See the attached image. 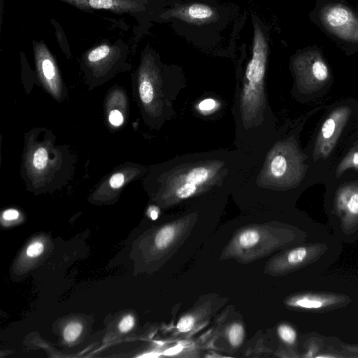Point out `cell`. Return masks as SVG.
Listing matches in <instances>:
<instances>
[{
    "mask_svg": "<svg viewBox=\"0 0 358 358\" xmlns=\"http://www.w3.org/2000/svg\"><path fill=\"white\" fill-rule=\"evenodd\" d=\"M252 162L251 155L236 149L186 154L170 160L162 174L167 206L192 199L234 192Z\"/></svg>",
    "mask_w": 358,
    "mask_h": 358,
    "instance_id": "obj_1",
    "label": "cell"
},
{
    "mask_svg": "<svg viewBox=\"0 0 358 358\" xmlns=\"http://www.w3.org/2000/svg\"><path fill=\"white\" fill-rule=\"evenodd\" d=\"M48 163V152L43 148H38L33 157L34 167L37 170H42L45 168Z\"/></svg>",
    "mask_w": 358,
    "mask_h": 358,
    "instance_id": "obj_13",
    "label": "cell"
},
{
    "mask_svg": "<svg viewBox=\"0 0 358 358\" xmlns=\"http://www.w3.org/2000/svg\"><path fill=\"white\" fill-rule=\"evenodd\" d=\"M109 122L114 126H120L123 123V115L118 110H113L110 111L109 117Z\"/></svg>",
    "mask_w": 358,
    "mask_h": 358,
    "instance_id": "obj_18",
    "label": "cell"
},
{
    "mask_svg": "<svg viewBox=\"0 0 358 358\" xmlns=\"http://www.w3.org/2000/svg\"><path fill=\"white\" fill-rule=\"evenodd\" d=\"M130 45L122 38L104 39L84 52L81 64L85 71L96 76L114 73L127 63Z\"/></svg>",
    "mask_w": 358,
    "mask_h": 358,
    "instance_id": "obj_5",
    "label": "cell"
},
{
    "mask_svg": "<svg viewBox=\"0 0 358 358\" xmlns=\"http://www.w3.org/2000/svg\"><path fill=\"white\" fill-rule=\"evenodd\" d=\"M148 213L150 218L153 220H155L159 216V209L155 206H150L148 210Z\"/></svg>",
    "mask_w": 358,
    "mask_h": 358,
    "instance_id": "obj_22",
    "label": "cell"
},
{
    "mask_svg": "<svg viewBox=\"0 0 358 358\" xmlns=\"http://www.w3.org/2000/svg\"><path fill=\"white\" fill-rule=\"evenodd\" d=\"M218 17L214 7L201 2H192L160 12L156 19L176 18L192 24L202 25L217 20Z\"/></svg>",
    "mask_w": 358,
    "mask_h": 358,
    "instance_id": "obj_7",
    "label": "cell"
},
{
    "mask_svg": "<svg viewBox=\"0 0 358 358\" xmlns=\"http://www.w3.org/2000/svg\"><path fill=\"white\" fill-rule=\"evenodd\" d=\"M330 299L317 295H301L294 296L287 300V304L294 308L303 309H318L327 306Z\"/></svg>",
    "mask_w": 358,
    "mask_h": 358,
    "instance_id": "obj_9",
    "label": "cell"
},
{
    "mask_svg": "<svg viewBox=\"0 0 358 358\" xmlns=\"http://www.w3.org/2000/svg\"><path fill=\"white\" fill-rule=\"evenodd\" d=\"M82 325L78 322H71L66 325L64 331V338L67 342L74 341L80 334Z\"/></svg>",
    "mask_w": 358,
    "mask_h": 358,
    "instance_id": "obj_12",
    "label": "cell"
},
{
    "mask_svg": "<svg viewBox=\"0 0 358 358\" xmlns=\"http://www.w3.org/2000/svg\"><path fill=\"white\" fill-rule=\"evenodd\" d=\"M84 12L104 10L120 16L134 18L138 25L135 37L130 45L131 52L134 51L136 43L141 40L146 25L155 20L159 14L158 0H57Z\"/></svg>",
    "mask_w": 358,
    "mask_h": 358,
    "instance_id": "obj_4",
    "label": "cell"
},
{
    "mask_svg": "<svg viewBox=\"0 0 358 358\" xmlns=\"http://www.w3.org/2000/svg\"><path fill=\"white\" fill-rule=\"evenodd\" d=\"M134 324V318L131 315H127L122 319L119 324V329L121 332H127Z\"/></svg>",
    "mask_w": 358,
    "mask_h": 358,
    "instance_id": "obj_15",
    "label": "cell"
},
{
    "mask_svg": "<svg viewBox=\"0 0 358 358\" xmlns=\"http://www.w3.org/2000/svg\"><path fill=\"white\" fill-rule=\"evenodd\" d=\"M43 248V245L41 242H35L27 248V254L31 257H36L42 253Z\"/></svg>",
    "mask_w": 358,
    "mask_h": 358,
    "instance_id": "obj_16",
    "label": "cell"
},
{
    "mask_svg": "<svg viewBox=\"0 0 358 358\" xmlns=\"http://www.w3.org/2000/svg\"><path fill=\"white\" fill-rule=\"evenodd\" d=\"M320 21L331 34L343 41L358 42V15L348 6L331 3L320 10Z\"/></svg>",
    "mask_w": 358,
    "mask_h": 358,
    "instance_id": "obj_6",
    "label": "cell"
},
{
    "mask_svg": "<svg viewBox=\"0 0 358 358\" xmlns=\"http://www.w3.org/2000/svg\"><path fill=\"white\" fill-rule=\"evenodd\" d=\"M215 311V308L210 301L204 302L203 304L192 308L184 313L176 324V331L181 335H185L193 332L200 325L203 324Z\"/></svg>",
    "mask_w": 358,
    "mask_h": 358,
    "instance_id": "obj_8",
    "label": "cell"
},
{
    "mask_svg": "<svg viewBox=\"0 0 358 358\" xmlns=\"http://www.w3.org/2000/svg\"><path fill=\"white\" fill-rule=\"evenodd\" d=\"M3 218L6 220H16L19 216V213L15 209H8L3 213Z\"/></svg>",
    "mask_w": 358,
    "mask_h": 358,
    "instance_id": "obj_21",
    "label": "cell"
},
{
    "mask_svg": "<svg viewBox=\"0 0 358 358\" xmlns=\"http://www.w3.org/2000/svg\"><path fill=\"white\" fill-rule=\"evenodd\" d=\"M353 162L355 164H358V152L355 153L353 156Z\"/></svg>",
    "mask_w": 358,
    "mask_h": 358,
    "instance_id": "obj_23",
    "label": "cell"
},
{
    "mask_svg": "<svg viewBox=\"0 0 358 358\" xmlns=\"http://www.w3.org/2000/svg\"><path fill=\"white\" fill-rule=\"evenodd\" d=\"M277 333L280 340L287 345H293L296 342V332L289 324H280L278 327Z\"/></svg>",
    "mask_w": 358,
    "mask_h": 358,
    "instance_id": "obj_11",
    "label": "cell"
},
{
    "mask_svg": "<svg viewBox=\"0 0 358 358\" xmlns=\"http://www.w3.org/2000/svg\"><path fill=\"white\" fill-rule=\"evenodd\" d=\"M218 106L217 101L213 98H206L201 101L198 103L199 110L203 113L207 114L210 112L214 111Z\"/></svg>",
    "mask_w": 358,
    "mask_h": 358,
    "instance_id": "obj_14",
    "label": "cell"
},
{
    "mask_svg": "<svg viewBox=\"0 0 358 358\" xmlns=\"http://www.w3.org/2000/svg\"><path fill=\"white\" fill-rule=\"evenodd\" d=\"M253 24L252 55L237 87L234 107L238 149L250 155L258 153L273 140L265 87L268 40L260 24Z\"/></svg>",
    "mask_w": 358,
    "mask_h": 358,
    "instance_id": "obj_2",
    "label": "cell"
},
{
    "mask_svg": "<svg viewBox=\"0 0 358 358\" xmlns=\"http://www.w3.org/2000/svg\"><path fill=\"white\" fill-rule=\"evenodd\" d=\"M224 335L229 345L234 348H237L240 347L244 341V326L240 322H233L225 328Z\"/></svg>",
    "mask_w": 358,
    "mask_h": 358,
    "instance_id": "obj_10",
    "label": "cell"
},
{
    "mask_svg": "<svg viewBox=\"0 0 358 358\" xmlns=\"http://www.w3.org/2000/svg\"><path fill=\"white\" fill-rule=\"evenodd\" d=\"M335 130V122L332 119H328L323 124L322 134L324 138H330Z\"/></svg>",
    "mask_w": 358,
    "mask_h": 358,
    "instance_id": "obj_17",
    "label": "cell"
},
{
    "mask_svg": "<svg viewBox=\"0 0 358 358\" xmlns=\"http://www.w3.org/2000/svg\"><path fill=\"white\" fill-rule=\"evenodd\" d=\"M282 231L268 223L244 227L234 234L220 258L243 264L263 258L282 247L285 241Z\"/></svg>",
    "mask_w": 358,
    "mask_h": 358,
    "instance_id": "obj_3",
    "label": "cell"
},
{
    "mask_svg": "<svg viewBox=\"0 0 358 358\" xmlns=\"http://www.w3.org/2000/svg\"><path fill=\"white\" fill-rule=\"evenodd\" d=\"M124 181V176L123 173H116L110 177L109 180V183L113 188L117 189L123 185Z\"/></svg>",
    "mask_w": 358,
    "mask_h": 358,
    "instance_id": "obj_19",
    "label": "cell"
},
{
    "mask_svg": "<svg viewBox=\"0 0 358 358\" xmlns=\"http://www.w3.org/2000/svg\"><path fill=\"white\" fill-rule=\"evenodd\" d=\"M348 208L352 214H358V193H355L351 196L348 203Z\"/></svg>",
    "mask_w": 358,
    "mask_h": 358,
    "instance_id": "obj_20",
    "label": "cell"
}]
</instances>
